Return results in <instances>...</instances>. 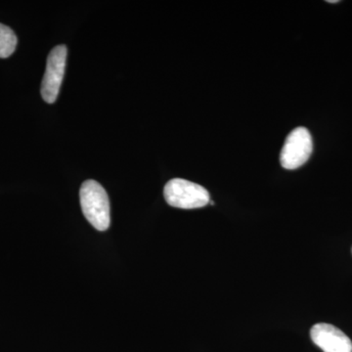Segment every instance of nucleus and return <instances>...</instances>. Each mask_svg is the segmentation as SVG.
<instances>
[{"label":"nucleus","mask_w":352,"mask_h":352,"mask_svg":"<svg viewBox=\"0 0 352 352\" xmlns=\"http://www.w3.org/2000/svg\"><path fill=\"white\" fill-rule=\"evenodd\" d=\"M329 3H338V0H329Z\"/></svg>","instance_id":"0eeeda50"},{"label":"nucleus","mask_w":352,"mask_h":352,"mask_svg":"<svg viewBox=\"0 0 352 352\" xmlns=\"http://www.w3.org/2000/svg\"><path fill=\"white\" fill-rule=\"evenodd\" d=\"M164 196L171 207L183 210L203 208L210 201L207 189L182 178H175L166 183Z\"/></svg>","instance_id":"f03ea898"},{"label":"nucleus","mask_w":352,"mask_h":352,"mask_svg":"<svg viewBox=\"0 0 352 352\" xmlns=\"http://www.w3.org/2000/svg\"><path fill=\"white\" fill-rule=\"evenodd\" d=\"M80 206L85 219L98 231L110 227V201L107 192L95 180L83 182L80 191Z\"/></svg>","instance_id":"f257e3e1"},{"label":"nucleus","mask_w":352,"mask_h":352,"mask_svg":"<svg viewBox=\"0 0 352 352\" xmlns=\"http://www.w3.org/2000/svg\"><path fill=\"white\" fill-rule=\"evenodd\" d=\"M15 32L3 24H0V58H8L13 54L17 46Z\"/></svg>","instance_id":"423d86ee"},{"label":"nucleus","mask_w":352,"mask_h":352,"mask_svg":"<svg viewBox=\"0 0 352 352\" xmlns=\"http://www.w3.org/2000/svg\"><path fill=\"white\" fill-rule=\"evenodd\" d=\"M310 337L324 352H352L351 339L331 324H316L310 330Z\"/></svg>","instance_id":"39448f33"},{"label":"nucleus","mask_w":352,"mask_h":352,"mask_svg":"<svg viewBox=\"0 0 352 352\" xmlns=\"http://www.w3.org/2000/svg\"><path fill=\"white\" fill-rule=\"evenodd\" d=\"M67 53L66 46L58 45L48 55L45 74L41 83V96L46 103L52 104L56 101L64 78Z\"/></svg>","instance_id":"20e7f679"},{"label":"nucleus","mask_w":352,"mask_h":352,"mask_svg":"<svg viewBox=\"0 0 352 352\" xmlns=\"http://www.w3.org/2000/svg\"><path fill=\"white\" fill-rule=\"evenodd\" d=\"M314 143L305 127H296L289 134L280 154V164L286 170H296L303 166L312 154Z\"/></svg>","instance_id":"7ed1b4c3"}]
</instances>
